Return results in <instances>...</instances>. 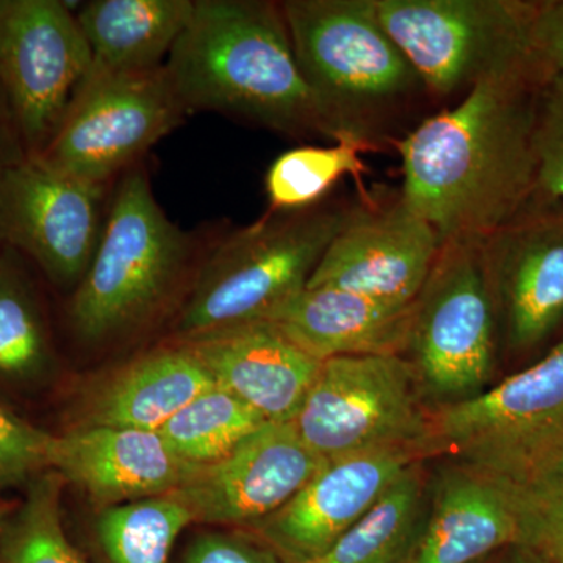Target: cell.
I'll return each mask as SVG.
<instances>
[{
	"mask_svg": "<svg viewBox=\"0 0 563 563\" xmlns=\"http://www.w3.org/2000/svg\"><path fill=\"white\" fill-rule=\"evenodd\" d=\"M542 88L523 55L492 70L457 106L399 141L401 199L440 243L484 242L531 202Z\"/></svg>",
	"mask_w": 563,
	"mask_h": 563,
	"instance_id": "1",
	"label": "cell"
},
{
	"mask_svg": "<svg viewBox=\"0 0 563 563\" xmlns=\"http://www.w3.org/2000/svg\"><path fill=\"white\" fill-rule=\"evenodd\" d=\"M165 69L187 113L220 111L288 135L339 136L299 68L280 3L195 0Z\"/></svg>",
	"mask_w": 563,
	"mask_h": 563,
	"instance_id": "2",
	"label": "cell"
},
{
	"mask_svg": "<svg viewBox=\"0 0 563 563\" xmlns=\"http://www.w3.org/2000/svg\"><path fill=\"white\" fill-rule=\"evenodd\" d=\"M446 455L510 493L563 466V342L523 372L429 409L422 459Z\"/></svg>",
	"mask_w": 563,
	"mask_h": 563,
	"instance_id": "3",
	"label": "cell"
},
{
	"mask_svg": "<svg viewBox=\"0 0 563 563\" xmlns=\"http://www.w3.org/2000/svg\"><path fill=\"white\" fill-rule=\"evenodd\" d=\"M195 242L163 211L141 168L118 181L87 272L70 302L74 331L101 343L139 328L177 287Z\"/></svg>",
	"mask_w": 563,
	"mask_h": 563,
	"instance_id": "4",
	"label": "cell"
},
{
	"mask_svg": "<svg viewBox=\"0 0 563 563\" xmlns=\"http://www.w3.org/2000/svg\"><path fill=\"white\" fill-rule=\"evenodd\" d=\"M280 9L299 68L339 136L376 143V120L426 91L376 0H287Z\"/></svg>",
	"mask_w": 563,
	"mask_h": 563,
	"instance_id": "5",
	"label": "cell"
},
{
	"mask_svg": "<svg viewBox=\"0 0 563 563\" xmlns=\"http://www.w3.org/2000/svg\"><path fill=\"white\" fill-rule=\"evenodd\" d=\"M347 209L268 213L232 233L203 263L177 318L174 342L268 320L306 288Z\"/></svg>",
	"mask_w": 563,
	"mask_h": 563,
	"instance_id": "6",
	"label": "cell"
},
{
	"mask_svg": "<svg viewBox=\"0 0 563 563\" xmlns=\"http://www.w3.org/2000/svg\"><path fill=\"white\" fill-rule=\"evenodd\" d=\"M404 355H346L321 363L292 424L324 461L376 450L409 451L422 461L428 407Z\"/></svg>",
	"mask_w": 563,
	"mask_h": 563,
	"instance_id": "7",
	"label": "cell"
},
{
	"mask_svg": "<svg viewBox=\"0 0 563 563\" xmlns=\"http://www.w3.org/2000/svg\"><path fill=\"white\" fill-rule=\"evenodd\" d=\"M479 244L443 243L415 301L409 361L435 406L479 395L492 376L498 320Z\"/></svg>",
	"mask_w": 563,
	"mask_h": 563,
	"instance_id": "8",
	"label": "cell"
},
{
	"mask_svg": "<svg viewBox=\"0 0 563 563\" xmlns=\"http://www.w3.org/2000/svg\"><path fill=\"white\" fill-rule=\"evenodd\" d=\"M185 114L165 65L87 76L49 143L33 157L73 179L106 188L174 131Z\"/></svg>",
	"mask_w": 563,
	"mask_h": 563,
	"instance_id": "9",
	"label": "cell"
},
{
	"mask_svg": "<svg viewBox=\"0 0 563 563\" xmlns=\"http://www.w3.org/2000/svg\"><path fill=\"white\" fill-rule=\"evenodd\" d=\"M385 31L431 95L468 91L492 70L526 55L537 2L376 0Z\"/></svg>",
	"mask_w": 563,
	"mask_h": 563,
	"instance_id": "10",
	"label": "cell"
},
{
	"mask_svg": "<svg viewBox=\"0 0 563 563\" xmlns=\"http://www.w3.org/2000/svg\"><path fill=\"white\" fill-rule=\"evenodd\" d=\"M90 66L68 3L0 0V87L32 155L49 143Z\"/></svg>",
	"mask_w": 563,
	"mask_h": 563,
	"instance_id": "11",
	"label": "cell"
},
{
	"mask_svg": "<svg viewBox=\"0 0 563 563\" xmlns=\"http://www.w3.org/2000/svg\"><path fill=\"white\" fill-rule=\"evenodd\" d=\"M103 190L33 155L7 163L0 166V239L57 284H79L101 240Z\"/></svg>",
	"mask_w": 563,
	"mask_h": 563,
	"instance_id": "12",
	"label": "cell"
},
{
	"mask_svg": "<svg viewBox=\"0 0 563 563\" xmlns=\"http://www.w3.org/2000/svg\"><path fill=\"white\" fill-rule=\"evenodd\" d=\"M325 463L292 422H266L221 461L196 466L173 493L195 523L246 529L290 501Z\"/></svg>",
	"mask_w": 563,
	"mask_h": 563,
	"instance_id": "13",
	"label": "cell"
},
{
	"mask_svg": "<svg viewBox=\"0 0 563 563\" xmlns=\"http://www.w3.org/2000/svg\"><path fill=\"white\" fill-rule=\"evenodd\" d=\"M439 235L401 198L352 209L306 287L358 292L377 301H417L439 255Z\"/></svg>",
	"mask_w": 563,
	"mask_h": 563,
	"instance_id": "14",
	"label": "cell"
},
{
	"mask_svg": "<svg viewBox=\"0 0 563 563\" xmlns=\"http://www.w3.org/2000/svg\"><path fill=\"white\" fill-rule=\"evenodd\" d=\"M479 246L498 329L531 350L563 320V211L526 207Z\"/></svg>",
	"mask_w": 563,
	"mask_h": 563,
	"instance_id": "15",
	"label": "cell"
},
{
	"mask_svg": "<svg viewBox=\"0 0 563 563\" xmlns=\"http://www.w3.org/2000/svg\"><path fill=\"white\" fill-rule=\"evenodd\" d=\"M402 450H376L329 461L290 501L246 528L284 563L321 558L368 512L410 465Z\"/></svg>",
	"mask_w": 563,
	"mask_h": 563,
	"instance_id": "16",
	"label": "cell"
},
{
	"mask_svg": "<svg viewBox=\"0 0 563 563\" xmlns=\"http://www.w3.org/2000/svg\"><path fill=\"white\" fill-rule=\"evenodd\" d=\"M214 385L247 404L266 422H291L321 363L261 321L180 340Z\"/></svg>",
	"mask_w": 563,
	"mask_h": 563,
	"instance_id": "17",
	"label": "cell"
},
{
	"mask_svg": "<svg viewBox=\"0 0 563 563\" xmlns=\"http://www.w3.org/2000/svg\"><path fill=\"white\" fill-rule=\"evenodd\" d=\"M195 468L158 432L107 426L54 435L49 457L52 472L102 509L176 492Z\"/></svg>",
	"mask_w": 563,
	"mask_h": 563,
	"instance_id": "18",
	"label": "cell"
},
{
	"mask_svg": "<svg viewBox=\"0 0 563 563\" xmlns=\"http://www.w3.org/2000/svg\"><path fill=\"white\" fill-rule=\"evenodd\" d=\"M515 543H521V526L512 493L450 462L428 485L424 512L404 563H476Z\"/></svg>",
	"mask_w": 563,
	"mask_h": 563,
	"instance_id": "19",
	"label": "cell"
},
{
	"mask_svg": "<svg viewBox=\"0 0 563 563\" xmlns=\"http://www.w3.org/2000/svg\"><path fill=\"white\" fill-rule=\"evenodd\" d=\"M266 321L320 362L404 355L412 342L415 302L396 306L339 288L306 287Z\"/></svg>",
	"mask_w": 563,
	"mask_h": 563,
	"instance_id": "20",
	"label": "cell"
},
{
	"mask_svg": "<svg viewBox=\"0 0 563 563\" xmlns=\"http://www.w3.org/2000/svg\"><path fill=\"white\" fill-rule=\"evenodd\" d=\"M214 383L179 343L136 358L114 373L88 402L80 426L158 432Z\"/></svg>",
	"mask_w": 563,
	"mask_h": 563,
	"instance_id": "21",
	"label": "cell"
},
{
	"mask_svg": "<svg viewBox=\"0 0 563 563\" xmlns=\"http://www.w3.org/2000/svg\"><path fill=\"white\" fill-rule=\"evenodd\" d=\"M195 0H90L76 11L90 47L87 76L161 68L188 24Z\"/></svg>",
	"mask_w": 563,
	"mask_h": 563,
	"instance_id": "22",
	"label": "cell"
},
{
	"mask_svg": "<svg viewBox=\"0 0 563 563\" xmlns=\"http://www.w3.org/2000/svg\"><path fill=\"white\" fill-rule=\"evenodd\" d=\"M426 495L421 462H415L328 553L307 563H404L424 512Z\"/></svg>",
	"mask_w": 563,
	"mask_h": 563,
	"instance_id": "23",
	"label": "cell"
},
{
	"mask_svg": "<svg viewBox=\"0 0 563 563\" xmlns=\"http://www.w3.org/2000/svg\"><path fill=\"white\" fill-rule=\"evenodd\" d=\"M374 141L344 133L332 146H301L284 152L265 177L269 213H292L313 209L343 177L362 185L368 166L363 161L374 151Z\"/></svg>",
	"mask_w": 563,
	"mask_h": 563,
	"instance_id": "24",
	"label": "cell"
},
{
	"mask_svg": "<svg viewBox=\"0 0 563 563\" xmlns=\"http://www.w3.org/2000/svg\"><path fill=\"white\" fill-rule=\"evenodd\" d=\"M263 424L266 421L247 404L213 385L174 415L158 433L181 461L206 466L221 461Z\"/></svg>",
	"mask_w": 563,
	"mask_h": 563,
	"instance_id": "25",
	"label": "cell"
},
{
	"mask_svg": "<svg viewBox=\"0 0 563 563\" xmlns=\"http://www.w3.org/2000/svg\"><path fill=\"white\" fill-rule=\"evenodd\" d=\"M195 523L174 493L107 507L98 539L109 563H168L177 537Z\"/></svg>",
	"mask_w": 563,
	"mask_h": 563,
	"instance_id": "26",
	"label": "cell"
},
{
	"mask_svg": "<svg viewBox=\"0 0 563 563\" xmlns=\"http://www.w3.org/2000/svg\"><path fill=\"white\" fill-rule=\"evenodd\" d=\"M65 484L47 470L27 485L24 501L0 528V563H85L63 526Z\"/></svg>",
	"mask_w": 563,
	"mask_h": 563,
	"instance_id": "27",
	"label": "cell"
},
{
	"mask_svg": "<svg viewBox=\"0 0 563 563\" xmlns=\"http://www.w3.org/2000/svg\"><path fill=\"white\" fill-rule=\"evenodd\" d=\"M51 346L38 303L24 274L0 262V380L31 383L46 372Z\"/></svg>",
	"mask_w": 563,
	"mask_h": 563,
	"instance_id": "28",
	"label": "cell"
},
{
	"mask_svg": "<svg viewBox=\"0 0 563 563\" xmlns=\"http://www.w3.org/2000/svg\"><path fill=\"white\" fill-rule=\"evenodd\" d=\"M533 151L536 191L528 207L563 211V77L540 91Z\"/></svg>",
	"mask_w": 563,
	"mask_h": 563,
	"instance_id": "29",
	"label": "cell"
},
{
	"mask_svg": "<svg viewBox=\"0 0 563 563\" xmlns=\"http://www.w3.org/2000/svg\"><path fill=\"white\" fill-rule=\"evenodd\" d=\"M521 543L548 563H563V466L529 490L512 493Z\"/></svg>",
	"mask_w": 563,
	"mask_h": 563,
	"instance_id": "30",
	"label": "cell"
},
{
	"mask_svg": "<svg viewBox=\"0 0 563 563\" xmlns=\"http://www.w3.org/2000/svg\"><path fill=\"white\" fill-rule=\"evenodd\" d=\"M54 435L0 404V493L32 483L49 470Z\"/></svg>",
	"mask_w": 563,
	"mask_h": 563,
	"instance_id": "31",
	"label": "cell"
},
{
	"mask_svg": "<svg viewBox=\"0 0 563 563\" xmlns=\"http://www.w3.org/2000/svg\"><path fill=\"white\" fill-rule=\"evenodd\" d=\"M525 51L543 87L563 77V0L537 2Z\"/></svg>",
	"mask_w": 563,
	"mask_h": 563,
	"instance_id": "32",
	"label": "cell"
},
{
	"mask_svg": "<svg viewBox=\"0 0 563 563\" xmlns=\"http://www.w3.org/2000/svg\"><path fill=\"white\" fill-rule=\"evenodd\" d=\"M184 563H284L251 536L213 533L196 540Z\"/></svg>",
	"mask_w": 563,
	"mask_h": 563,
	"instance_id": "33",
	"label": "cell"
},
{
	"mask_svg": "<svg viewBox=\"0 0 563 563\" xmlns=\"http://www.w3.org/2000/svg\"><path fill=\"white\" fill-rule=\"evenodd\" d=\"M476 563H548L542 555L523 543L509 544Z\"/></svg>",
	"mask_w": 563,
	"mask_h": 563,
	"instance_id": "34",
	"label": "cell"
},
{
	"mask_svg": "<svg viewBox=\"0 0 563 563\" xmlns=\"http://www.w3.org/2000/svg\"><path fill=\"white\" fill-rule=\"evenodd\" d=\"M13 504L0 499V528H2V525L5 523L7 518H9V515L13 512Z\"/></svg>",
	"mask_w": 563,
	"mask_h": 563,
	"instance_id": "35",
	"label": "cell"
}]
</instances>
